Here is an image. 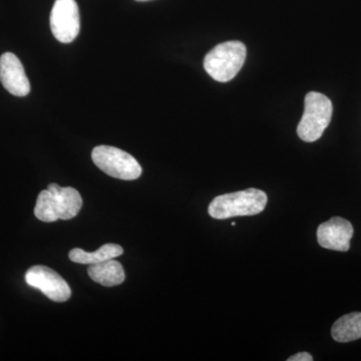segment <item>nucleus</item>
Instances as JSON below:
<instances>
[{"mask_svg": "<svg viewBox=\"0 0 361 361\" xmlns=\"http://www.w3.org/2000/svg\"><path fill=\"white\" fill-rule=\"evenodd\" d=\"M137 1H149V0H137Z\"/></svg>", "mask_w": 361, "mask_h": 361, "instance_id": "2eb2a0df", "label": "nucleus"}, {"mask_svg": "<svg viewBox=\"0 0 361 361\" xmlns=\"http://www.w3.org/2000/svg\"><path fill=\"white\" fill-rule=\"evenodd\" d=\"M35 215L42 222L51 223L59 220L54 205V196L49 190L40 192L35 208Z\"/></svg>", "mask_w": 361, "mask_h": 361, "instance_id": "ddd939ff", "label": "nucleus"}, {"mask_svg": "<svg viewBox=\"0 0 361 361\" xmlns=\"http://www.w3.org/2000/svg\"><path fill=\"white\" fill-rule=\"evenodd\" d=\"M246 54L243 42L237 40L222 42L206 54L204 68L213 80L220 82H230L241 71Z\"/></svg>", "mask_w": 361, "mask_h": 361, "instance_id": "f03ea898", "label": "nucleus"}, {"mask_svg": "<svg viewBox=\"0 0 361 361\" xmlns=\"http://www.w3.org/2000/svg\"><path fill=\"white\" fill-rule=\"evenodd\" d=\"M353 232V225L349 221L334 217L318 227V243L329 250L346 252L350 248Z\"/></svg>", "mask_w": 361, "mask_h": 361, "instance_id": "0eeeda50", "label": "nucleus"}, {"mask_svg": "<svg viewBox=\"0 0 361 361\" xmlns=\"http://www.w3.org/2000/svg\"><path fill=\"white\" fill-rule=\"evenodd\" d=\"M47 190L54 194L59 220L73 219L80 213L82 199L75 188H63L58 184H51L47 187Z\"/></svg>", "mask_w": 361, "mask_h": 361, "instance_id": "1a4fd4ad", "label": "nucleus"}, {"mask_svg": "<svg viewBox=\"0 0 361 361\" xmlns=\"http://www.w3.org/2000/svg\"><path fill=\"white\" fill-rule=\"evenodd\" d=\"M231 225H232V226H235V225H236V223H235V222H232V224H231Z\"/></svg>", "mask_w": 361, "mask_h": 361, "instance_id": "dca6fc26", "label": "nucleus"}, {"mask_svg": "<svg viewBox=\"0 0 361 361\" xmlns=\"http://www.w3.org/2000/svg\"><path fill=\"white\" fill-rule=\"evenodd\" d=\"M87 273L94 282L106 287L122 284L126 278L122 264L114 259L90 265Z\"/></svg>", "mask_w": 361, "mask_h": 361, "instance_id": "9d476101", "label": "nucleus"}, {"mask_svg": "<svg viewBox=\"0 0 361 361\" xmlns=\"http://www.w3.org/2000/svg\"><path fill=\"white\" fill-rule=\"evenodd\" d=\"M332 337L338 342H350L361 338V312L349 313L339 318L331 329Z\"/></svg>", "mask_w": 361, "mask_h": 361, "instance_id": "f8f14e48", "label": "nucleus"}, {"mask_svg": "<svg viewBox=\"0 0 361 361\" xmlns=\"http://www.w3.org/2000/svg\"><path fill=\"white\" fill-rule=\"evenodd\" d=\"M92 159L97 168L116 179L133 180L142 175V167L134 157L115 147H96Z\"/></svg>", "mask_w": 361, "mask_h": 361, "instance_id": "20e7f679", "label": "nucleus"}, {"mask_svg": "<svg viewBox=\"0 0 361 361\" xmlns=\"http://www.w3.org/2000/svg\"><path fill=\"white\" fill-rule=\"evenodd\" d=\"M266 204L265 192L250 188L216 197L209 205L208 212L214 219L225 220L238 216L258 215L264 211Z\"/></svg>", "mask_w": 361, "mask_h": 361, "instance_id": "f257e3e1", "label": "nucleus"}, {"mask_svg": "<svg viewBox=\"0 0 361 361\" xmlns=\"http://www.w3.org/2000/svg\"><path fill=\"white\" fill-rule=\"evenodd\" d=\"M0 82L13 96L25 97L30 94V80L23 63L13 52H6L0 58Z\"/></svg>", "mask_w": 361, "mask_h": 361, "instance_id": "6e6552de", "label": "nucleus"}, {"mask_svg": "<svg viewBox=\"0 0 361 361\" xmlns=\"http://www.w3.org/2000/svg\"><path fill=\"white\" fill-rule=\"evenodd\" d=\"M288 361H312L313 357L310 353H299L295 355H292L287 360Z\"/></svg>", "mask_w": 361, "mask_h": 361, "instance_id": "4468645a", "label": "nucleus"}, {"mask_svg": "<svg viewBox=\"0 0 361 361\" xmlns=\"http://www.w3.org/2000/svg\"><path fill=\"white\" fill-rule=\"evenodd\" d=\"M26 283L39 289L47 298L56 302H65L71 295V290L65 279L56 271L47 266H33L25 274Z\"/></svg>", "mask_w": 361, "mask_h": 361, "instance_id": "423d86ee", "label": "nucleus"}, {"mask_svg": "<svg viewBox=\"0 0 361 361\" xmlns=\"http://www.w3.org/2000/svg\"><path fill=\"white\" fill-rule=\"evenodd\" d=\"M123 253V249L116 244H106L96 252H87L82 249L75 248L70 252V259L73 262L80 264H97L109 259L118 257Z\"/></svg>", "mask_w": 361, "mask_h": 361, "instance_id": "9b49d317", "label": "nucleus"}, {"mask_svg": "<svg viewBox=\"0 0 361 361\" xmlns=\"http://www.w3.org/2000/svg\"><path fill=\"white\" fill-rule=\"evenodd\" d=\"M304 104V114L297 127V134L304 142H315L329 127L334 106L329 97L317 92H308Z\"/></svg>", "mask_w": 361, "mask_h": 361, "instance_id": "7ed1b4c3", "label": "nucleus"}, {"mask_svg": "<svg viewBox=\"0 0 361 361\" xmlns=\"http://www.w3.org/2000/svg\"><path fill=\"white\" fill-rule=\"evenodd\" d=\"M49 23L52 35L59 42H73L80 30V11L75 0H56Z\"/></svg>", "mask_w": 361, "mask_h": 361, "instance_id": "39448f33", "label": "nucleus"}]
</instances>
